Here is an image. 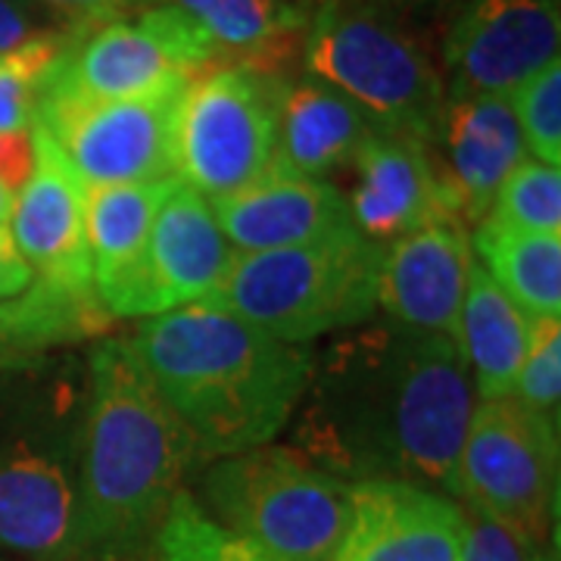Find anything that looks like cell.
Masks as SVG:
<instances>
[{"instance_id": "6da1fadb", "label": "cell", "mask_w": 561, "mask_h": 561, "mask_svg": "<svg viewBox=\"0 0 561 561\" xmlns=\"http://www.w3.org/2000/svg\"><path fill=\"white\" fill-rule=\"evenodd\" d=\"M302 400L294 453L306 461L350 483L393 478L456 500L478 390L449 334L365 328L316 362Z\"/></svg>"}, {"instance_id": "7a4b0ae2", "label": "cell", "mask_w": 561, "mask_h": 561, "mask_svg": "<svg viewBox=\"0 0 561 561\" xmlns=\"http://www.w3.org/2000/svg\"><path fill=\"white\" fill-rule=\"evenodd\" d=\"M131 346L197 461L268 446L300 409L316 368L309 343L278 341L216 302L144 319Z\"/></svg>"}, {"instance_id": "3957f363", "label": "cell", "mask_w": 561, "mask_h": 561, "mask_svg": "<svg viewBox=\"0 0 561 561\" xmlns=\"http://www.w3.org/2000/svg\"><path fill=\"white\" fill-rule=\"evenodd\" d=\"M197 465L175 412L153 387L131 341H106L91 356L88 409L76 449V486L91 561L140 556Z\"/></svg>"}, {"instance_id": "277c9868", "label": "cell", "mask_w": 561, "mask_h": 561, "mask_svg": "<svg viewBox=\"0 0 561 561\" xmlns=\"http://www.w3.org/2000/svg\"><path fill=\"white\" fill-rule=\"evenodd\" d=\"M383 250L350 228L300 247L234 253L221 287L206 302L231 309L278 341L312 343L371 319Z\"/></svg>"}, {"instance_id": "5b68a950", "label": "cell", "mask_w": 561, "mask_h": 561, "mask_svg": "<svg viewBox=\"0 0 561 561\" xmlns=\"http://www.w3.org/2000/svg\"><path fill=\"white\" fill-rule=\"evenodd\" d=\"M312 79L337 88L371 119L437 144L446 113V81L390 7L378 0H316L302 35Z\"/></svg>"}, {"instance_id": "8992f818", "label": "cell", "mask_w": 561, "mask_h": 561, "mask_svg": "<svg viewBox=\"0 0 561 561\" xmlns=\"http://www.w3.org/2000/svg\"><path fill=\"white\" fill-rule=\"evenodd\" d=\"M203 508L272 561H331L350 518V481L294 449L256 446L209 461Z\"/></svg>"}, {"instance_id": "52a82bcc", "label": "cell", "mask_w": 561, "mask_h": 561, "mask_svg": "<svg viewBox=\"0 0 561 561\" xmlns=\"http://www.w3.org/2000/svg\"><path fill=\"white\" fill-rule=\"evenodd\" d=\"M456 500L515 527L546 552L559 508V421L518 397L478 402L461 443Z\"/></svg>"}, {"instance_id": "ba28073f", "label": "cell", "mask_w": 561, "mask_h": 561, "mask_svg": "<svg viewBox=\"0 0 561 561\" xmlns=\"http://www.w3.org/2000/svg\"><path fill=\"white\" fill-rule=\"evenodd\" d=\"M197 72H179L153 91L122 101H38L44 125L88 187L179 179L184 98Z\"/></svg>"}, {"instance_id": "9c48e42d", "label": "cell", "mask_w": 561, "mask_h": 561, "mask_svg": "<svg viewBox=\"0 0 561 561\" xmlns=\"http://www.w3.org/2000/svg\"><path fill=\"white\" fill-rule=\"evenodd\" d=\"M280 88L275 76L247 66H221L191 81L181 110L179 179L213 203L268 175L278 153Z\"/></svg>"}, {"instance_id": "30bf717a", "label": "cell", "mask_w": 561, "mask_h": 561, "mask_svg": "<svg viewBox=\"0 0 561 561\" xmlns=\"http://www.w3.org/2000/svg\"><path fill=\"white\" fill-rule=\"evenodd\" d=\"M219 60L216 47L181 10L147 3L128 20L98 25L54 62L38 101H122L153 91L179 72H201Z\"/></svg>"}, {"instance_id": "8fae6325", "label": "cell", "mask_w": 561, "mask_h": 561, "mask_svg": "<svg viewBox=\"0 0 561 561\" xmlns=\"http://www.w3.org/2000/svg\"><path fill=\"white\" fill-rule=\"evenodd\" d=\"M559 0H461L443 41L446 101L512 94L559 60Z\"/></svg>"}, {"instance_id": "7c38bea8", "label": "cell", "mask_w": 561, "mask_h": 561, "mask_svg": "<svg viewBox=\"0 0 561 561\" xmlns=\"http://www.w3.org/2000/svg\"><path fill=\"white\" fill-rule=\"evenodd\" d=\"M350 216L368 241L390 247L431 225H465L459 191L431 157V144L375 125L356 150Z\"/></svg>"}, {"instance_id": "4fadbf2b", "label": "cell", "mask_w": 561, "mask_h": 561, "mask_svg": "<svg viewBox=\"0 0 561 561\" xmlns=\"http://www.w3.org/2000/svg\"><path fill=\"white\" fill-rule=\"evenodd\" d=\"M35 165L22 184L10 221V241L28 262L35 284L88 294L91 256H88V184L62 153L57 138L32 125Z\"/></svg>"}, {"instance_id": "5bb4252c", "label": "cell", "mask_w": 561, "mask_h": 561, "mask_svg": "<svg viewBox=\"0 0 561 561\" xmlns=\"http://www.w3.org/2000/svg\"><path fill=\"white\" fill-rule=\"evenodd\" d=\"M465 508L440 490L371 478L350 483V518L331 561H459Z\"/></svg>"}, {"instance_id": "9a60e30c", "label": "cell", "mask_w": 561, "mask_h": 561, "mask_svg": "<svg viewBox=\"0 0 561 561\" xmlns=\"http://www.w3.org/2000/svg\"><path fill=\"white\" fill-rule=\"evenodd\" d=\"M0 552L20 561H91L76 465L28 443L0 453Z\"/></svg>"}, {"instance_id": "2e32d148", "label": "cell", "mask_w": 561, "mask_h": 561, "mask_svg": "<svg viewBox=\"0 0 561 561\" xmlns=\"http://www.w3.org/2000/svg\"><path fill=\"white\" fill-rule=\"evenodd\" d=\"M172 181L88 187L91 284L110 319H153L150 231Z\"/></svg>"}, {"instance_id": "e0dca14e", "label": "cell", "mask_w": 561, "mask_h": 561, "mask_svg": "<svg viewBox=\"0 0 561 561\" xmlns=\"http://www.w3.org/2000/svg\"><path fill=\"white\" fill-rule=\"evenodd\" d=\"M213 213L238 253L300 247L356 228L350 203L331 181L280 165L238 194L213 201Z\"/></svg>"}, {"instance_id": "ac0fdd59", "label": "cell", "mask_w": 561, "mask_h": 561, "mask_svg": "<svg viewBox=\"0 0 561 561\" xmlns=\"http://www.w3.org/2000/svg\"><path fill=\"white\" fill-rule=\"evenodd\" d=\"M471 262L465 225H431L390 243L378 272V309L402 328L453 337Z\"/></svg>"}, {"instance_id": "d6986e66", "label": "cell", "mask_w": 561, "mask_h": 561, "mask_svg": "<svg viewBox=\"0 0 561 561\" xmlns=\"http://www.w3.org/2000/svg\"><path fill=\"white\" fill-rule=\"evenodd\" d=\"M234 253L238 250L216 221L213 203L175 179L150 231L153 316L209 300L228 275Z\"/></svg>"}, {"instance_id": "ffe728a7", "label": "cell", "mask_w": 561, "mask_h": 561, "mask_svg": "<svg viewBox=\"0 0 561 561\" xmlns=\"http://www.w3.org/2000/svg\"><path fill=\"white\" fill-rule=\"evenodd\" d=\"M437 144L446 147V175L459 191L465 221L486 219L502 181L527 160V144L505 94L449 98Z\"/></svg>"}, {"instance_id": "44dd1931", "label": "cell", "mask_w": 561, "mask_h": 561, "mask_svg": "<svg viewBox=\"0 0 561 561\" xmlns=\"http://www.w3.org/2000/svg\"><path fill=\"white\" fill-rule=\"evenodd\" d=\"M378 122L359 103L319 79L284 84L278 98V153L275 165L324 179L353 162L362 140Z\"/></svg>"}, {"instance_id": "7402d4cb", "label": "cell", "mask_w": 561, "mask_h": 561, "mask_svg": "<svg viewBox=\"0 0 561 561\" xmlns=\"http://www.w3.org/2000/svg\"><path fill=\"white\" fill-rule=\"evenodd\" d=\"M453 341L468 362L481 400L515 393L527 350L534 341V319L522 312L481 262H471Z\"/></svg>"}, {"instance_id": "603a6c76", "label": "cell", "mask_w": 561, "mask_h": 561, "mask_svg": "<svg viewBox=\"0 0 561 561\" xmlns=\"http://www.w3.org/2000/svg\"><path fill=\"white\" fill-rule=\"evenodd\" d=\"M169 3L201 28L221 57H241V66L275 76V62L306 35L316 0H144Z\"/></svg>"}, {"instance_id": "cb8c5ba5", "label": "cell", "mask_w": 561, "mask_h": 561, "mask_svg": "<svg viewBox=\"0 0 561 561\" xmlns=\"http://www.w3.org/2000/svg\"><path fill=\"white\" fill-rule=\"evenodd\" d=\"M471 250L481 253L486 275L530 319H559L561 312V234L515 231L500 221H478Z\"/></svg>"}, {"instance_id": "d4e9b609", "label": "cell", "mask_w": 561, "mask_h": 561, "mask_svg": "<svg viewBox=\"0 0 561 561\" xmlns=\"http://www.w3.org/2000/svg\"><path fill=\"white\" fill-rule=\"evenodd\" d=\"M150 546L153 561H272L253 542L221 527L187 490L175 493Z\"/></svg>"}, {"instance_id": "484cf974", "label": "cell", "mask_w": 561, "mask_h": 561, "mask_svg": "<svg viewBox=\"0 0 561 561\" xmlns=\"http://www.w3.org/2000/svg\"><path fill=\"white\" fill-rule=\"evenodd\" d=\"M486 219L500 221L515 231H530V234H561L559 165H546L527 157L502 181Z\"/></svg>"}, {"instance_id": "4316f807", "label": "cell", "mask_w": 561, "mask_h": 561, "mask_svg": "<svg viewBox=\"0 0 561 561\" xmlns=\"http://www.w3.org/2000/svg\"><path fill=\"white\" fill-rule=\"evenodd\" d=\"M66 47L69 41L60 35H35L16 50L0 54V135L35 125L41 84Z\"/></svg>"}, {"instance_id": "83f0119b", "label": "cell", "mask_w": 561, "mask_h": 561, "mask_svg": "<svg viewBox=\"0 0 561 561\" xmlns=\"http://www.w3.org/2000/svg\"><path fill=\"white\" fill-rule=\"evenodd\" d=\"M527 153L546 165L561 162V62L542 66L534 79L508 94Z\"/></svg>"}, {"instance_id": "f1b7e54d", "label": "cell", "mask_w": 561, "mask_h": 561, "mask_svg": "<svg viewBox=\"0 0 561 561\" xmlns=\"http://www.w3.org/2000/svg\"><path fill=\"white\" fill-rule=\"evenodd\" d=\"M518 400L540 412L546 419L559 421L561 402V324L559 319H534V341L527 350L515 393Z\"/></svg>"}, {"instance_id": "f546056e", "label": "cell", "mask_w": 561, "mask_h": 561, "mask_svg": "<svg viewBox=\"0 0 561 561\" xmlns=\"http://www.w3.org/2000/svg\"><path fill=\"white\" fill-rule=\"evenodd\" d=\"M465 537H461L459 561H546L534 542L522 537L515 527L486 515L474 505H465Z\"/></svg>"}, {"instance_id": "4dcf8cb0", "label": "cell", "mask_w": 561, "mask_h": 561, "mask_svg": "<svg viewBox=\"0 0 561 561\" xmlns=\"http://www.w3.org/2000/svg\"><path fill=\"white\" fill-rule=\"evenodd\" d=\"M41 3H47L50 10H57L66 20L79 22L84 28L125 20L144 7V0H41Z\"/></svg>"}, {"instance_id": "1f68e13d", "label": "cell", "mask_w": 561, "mask_h": 561, "mask_svg": "<svg viewBox=\"0 0 561 561\" xmlns=\"http://www.w3.org/2000/svg\"><path fill=\"white\" fill-rule=\"evenodd\" d=\"M35 165V144H32V128L28 131H10L0 135V181L7 191L16 197L22 184L32 175Z\"/></svg>"}, {"instance_id": "d6a6232c", "label": "cell", "mask_w": 561, "mask_h": 561, "mask_svg": "<svg viewBox=\"0 0 561 561\" xmlns=\"http://www.w3.org/2000/svg\"><path fill=\"white\" fill-rule=\"evenodd\" d=\"M32 280H35V275H32L28 262L16 253L13 241L0 238V302L20 297L22 290H28Z\"/></svg>"}, {"instance_id": "836d02e7", "label": "cell", "mask_w": 561, "mask_h": 561, "mask_svg": "<svg viewBox=\"0 0 561 561\" xmlns=\"http://www.w3.org/2000/svg\"><path fill=\"white\" fill-rule=\"evenodd\" d=\"M32 22L13 0H0V54H10L32 41Z\"/></svg>"}, {"instance_id": "e575fe53", "label": "cell", "mask_w": 561, "mask_h": 561, "mask_svg": "<svg viewBox=\"0 0 561 561\" xmlns=\"http://www.w3.org/2000/svg\"><path fill=\"white\" fill-rule=\"evenodd\" d=\"M13 206H16V197L7 191V184L0 181V238L10 241V221H13Z\"/></svg>"}, {"instance_id": "d590c367", "label": "cell", "mask_w": 561, "mask_h": 561, "mask_svg": "<svg viewBox=\"0 0 561 561\" xmlns=\"http://www.w3.org/2000/svg\"><path fill=\"white\" fill-rule=\"evenodd\" d=\"M383 7H390V10H400V7H421V3H431V0H378Z\"/></svg>"}]
</instances>
